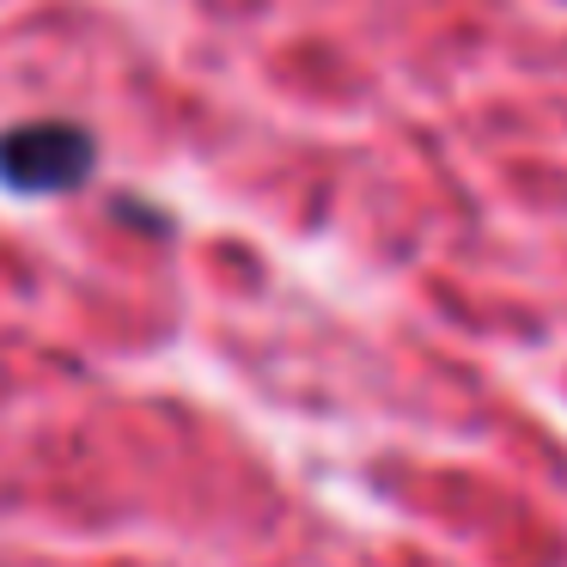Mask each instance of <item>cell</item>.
<instances>
[{
  "label": "cell",
  "instance_id": "cell-1",
  "mask_svg": "<svg viewBox=\"0 0 567 567\" xmlns=\"http://www.w3.org/2000/svg\"><path fill=\"white\" fill-rule=\"evenodd\" d=\"M99 172V135L68 116L0 128V189L13 196H68Z\"/></svg>",
  "mask_w": 567,
  "mask_h": 567
}]
</instances>
